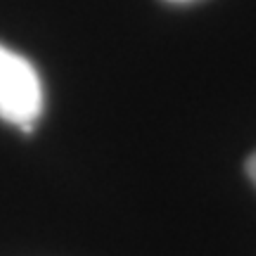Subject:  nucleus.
<instances>
[{"instance_id":"1","label":"nucleus","mask_w":256,"mask_h":256,"mask_svg":"<svg viewBox=\"0 0 256 256\" xmlns=\"http://www.w3.org/2000/svg\"><path fill=\"white\" fill-rule=\"evenodd\" d=\"M43 107L46 92L36 66L0 43V119L31 133Z\"/></svg>"},{"instance_id":"2","label":"nucleus","mask_w":256,"mask_h":256,"mask_svg":"<svg viewBox=\"0 0 256 256\" xmlns=\"http://www.w3.org/2000/svg\"><path fill=\"white\" fill-rule=\"evenodd\" d=\"M247 176L252 178V183L256 185V152L249 156V162H247Z\"/></svg>"},{"instance_id":"3","label":"nucleus","mask_w":256,"mask_h":256,"mask_svg":"<svg viewBox=\"0 0 256 256\" xmlns=\"http://www.w3.org/2000/svg\"><path fill=\"white\" fill-rule=\"evenodd\" d=\"M168 2H192V0H168Z\"/></svg>"}]
</instances>
